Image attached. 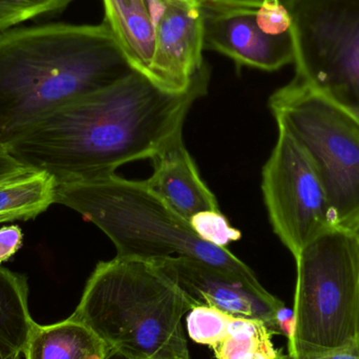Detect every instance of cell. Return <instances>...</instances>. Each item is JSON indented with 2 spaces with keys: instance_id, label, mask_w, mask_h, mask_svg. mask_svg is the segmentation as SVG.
<instances>
[{
  "instance_id": "obj_29",
  "label": "cell",
  "mask_w": 359,
  "mask_h": 359,
  "mask_svg": "<svg viewBox=\"0 0 359 359\" xmlns=\"http://www.w3.org/2000/svg\"><path fill=\"white\" fill-rule=\"evenodd\" d=\"M105 359H128L122 356L121 354L117 353L114 350L109 349V353H107V358Z\"/></svg>"
},
{
  "instance_id": "obj_1",
  "label": "cell",
  "mask_w": 359,
  "mask_h": 359,
  "mask_svg": "<svg viewBox=\"0 0 359 359\" xmlns=\"http://www.w3.org/2000/svg\"><path fill=\"white\" fill-rule=\"evenodd\" d=\"M206 62L183 93H170L135 71L114 86L44 118L6 151L21 164L52 175L57 184L115 174L124 164L151 159L182 135L194 101L206 94Z\"/></svg>"
},
{
  "instance_id": "obj_22",
  "label": "cell",
  "mask_w": 359,
  "mask_h": 359,
  "mask_svg": "<svg viewBox=\"0 0 359 359\" xmlns=\"http://www.w3.org/2000/svg\"><path fill=\"white\" fill-rule=\"evenodd\" d=\"M22 229L18 225L0 227V265L10 261L23 245Z\"/></svg>"
},
{
  "instance_id": "obj_10",
  "label": "cell",
  "mask_w": 359,
  "mask_h": 359,
  "mask_svg": "<svg viewBox=\"0 0 359 359\" xmlns=\"http://www.w3.org/2000/svg\"><path fill=\"white\" fill-rule=\"evenodd\" d=\"M181 289L190 304L215 308L234 318L261 320L278 334L276 313L285 304L278 297H264L227 274L196 259L170 257L151 261Z\"/></svg>"
},
{
  "instance_id": "obj_31",
  "label": "cell",
  "mask_w": 359,
  "mask_h": 359,
  "mask_svg": "<svg viewBox=\"0 0 359 359\" xmlns=\"http://www.w3.org/2000/svg\"><path fill=\"white\" fill-rule=\"evenodd\" d=\"M359 238V236H358ZM358 345L359 346V304H358Z\"/></svg>"
},
{
  "instance_id": "obj_5",
  "label": "cell",
  "mask_w": 359,
  "mask_h": 359,
  "mask_svg": "<svg viewBox=\"0 0 359 359\" xmlns=\"http://www.w3.org/2000/svg\"><path fill=\"white\" fill-rule=\"evenodd\" d=\"M291 359H309L358 345L359 238L328 232L297 257Z\"/></svg>"
},
{
  "instance_id": "obj_6",
  "label": "cell",
  "mask_w": 359,
  "mask_h": 359,
  "mask_svg": "<svg viewBox=\"0 0 359 359\" xmlns=\"http://www.w3.org/2000/svg\"><path fill=\"white\" fill-rule=\"evenodd\" d=\"M269 107L278 128L301 145L324 187L337 227L359 226V122L339 101L303 80L276 90Z\"/></svg>"
},
{
  "instance_id": "obj_21",
  "label": "cell",
  "mask_w": 359,
  "mask_h": 359,
  "mask_svg": "<svg viewBox=\"0 0 359 359\" xmlns=\"http://www.w3.org/2000/svg\"><path fill=\"white\" fill-rule=\"evenodd\" d=\"M257 21L269 35H283L292 32V17L280 0H265L257 8Z\"/></svg>"
},
{
  "instance_id": "obj_25",
  "label": "cell",
  "mask_w": 359,
  "mask_h": 359,
  "mask_svg": "<svg viewBox=\"0 0 359 359\" xmlns=\"http://www.w3.org/2000/svg\"><path fill=\"white\" fill-rule=\"evenodd\" d=\"M265 0H207L204 4L215 6H234V8H257ZM286 4L289 0H280Z\"/></svg>"
},
{
  "instance_id": "obj_17",
  "label": "cell",
  "mask_w": 359,
  "mask_h": 359,
  "mask_svg": "<svg viewBox=\"0 0 359 359\" xmlns=\"http://www.w3.org/2000/svg\"><path fill=\"white\" fill-rule=\"evenodd\" d=\"M272 333L261 320L233 318L228 334L212 348L217 359H273Z\"/></svg>"
},
{
  "instance_id": "obj_3",
  "label": "cell",
  "mask_w": 359,
  "mask_h": 359,
  "mask_svg": "<svg viewBox=\"0 0 359 359\" xmlns=\"http://www.w3.org/2000/svg\"><path fill=\"white\" fill-rule=\"evenodd\" d=\"M56 204L81 215L104 232L117 257L156 261L184 257L202 262L264 297H271L255 272L227 248L201 238L190 224L145 181L116 174L57 184Z\"/></svg>"
},
{
  "instance_id": "obj_16",
  "label": "cell",
  "mask_w": 359,
  "mask_h": 359,
  "mask_svg": "<svg viewBox=\"0 0 359 359\" xmlns=\"http://www.w3.org/2000/svg\"><path fill=\"white\" fill-rule=\"evenodd\" d=\"M57 182L52 175L31 170L0 183V224L35 219L56 204Z\"/></svg>"
},
{
  "instance_id": "obj_30",
  "label": "cell",
  "mask_w": 359,
  "mask_h": 359,
  "mask_svg": "<svg viewBox=\"0 0 359 359\" xmlns=\"http://www.w3.org/2000/svg\"><path fill=\"white\" fill-rule=\"evenodd\" d=\"M273 359H291V358H290V356L284 355V354L280 353V352H278V356H276V358H273Z\"/></svg>"
},
{
  "instance_id": "obj_7",
  "label": "cell",
  "mask_w": 359,
  "mask_h": 359,
  "mask_svg": "<svg viewBox=\"0 0 359 359\" xmlns=\"http://www.w3.org/2000/svg\"><path fill=\"white\" fill-rule=\"evenodd\" d=\"M297 78L359 104V0H289Z\"/></svg>"
},
{
  "instance_id": "obj_12",
  "label": "cell",
  "mask_w": 359,
  "mask_h": 359,
  "mask_svg": "<svg viewBox=\"0 0 359 359\" xmlns=\"http://www.w3.org/2000/svg\"><path fill=\"white\" fill-rule=\"evenodd\" d=\"M154 172L145 183L185 219L203 211L219 210L217 198L198 174L182 140H170L153 158Z\"/></svg>"
},
{
  "instance_id": "obj_4",
  "label": "cell",
  "mask_w": 359,
  "mask_h": 359,
  "mask_svg": "<svg viewBox=\"0 0 359 359\" xmlns=\"http://www.w3.org/2000/svg\"><path fill=\"white\" fill-rule=\"evenodd\" d=\"M190 304L154 262L116 257L88 278L72 320L128 359H190L182 318Z\"/></svg>"
},
{
  "instance_id": "obj_19",
  "label": "cell",
  "mask_w": 359,
  "mask_h": 359,
  "mask_svg": "<svg viewBox=\"0 0 359 359\" xmlns=\"http://www.w3.org/2000/svg\"><path fill=\"white\" fill-rule=\"evenodd\" d=\"M74 0H0V33L32 19L65 11Z\"/></svg>"
},
{
  "instance_id": "obj_33",
  "label": "cell",
  "mask_w": 359,
  "mask_h": 359,
  "mask_svg": "<svg viewBox=\"0 0 359 359\" xmlns=\"http://www.w3.org/2000/svg\"><path fill=\"white\" fill-rule=\"evenodd\" d=\"M353 233H355L356 236H359V226L358 228H356V230L353 232Z\"/></svg>"
},
{
  "instance_id": "obj_24",
  "label": "cell",
  "mask_w": 359,
  "mask_h": 359,
  "mask_svg": "<svg viewBox=\"0 0 359 359\" xmlns=\"http://www.w3.org/2000/svg\"><path fill=\"white\" fill-rule=\"evenodd\" d=\"M278 334L284 335L288 341L292 339L295 329V316L293 309H289L286 306H282L278 309L276 318Z\"/></svg>"
},
{
  "instance_id": "obj_11",
  "label": "cell",
  "mask_w": 359,
  "mask_h": 359,
  "mask_svg": "<svg viewBox=\"0 0 359 359\" xmlns=\"http://www.w3.org/2000/svg\"><path fill=\"white\" fill-rule=\"evenodd\" d=\"M153 17L156 52L149 79L166 92H185L205 63L201 6L164 4Z\"/></svg>"
},
{
  "instance_id": "obj_15",
  "label": "cell",
  "mask_w": 359,
  "mask_h": 359,
  "mask_svg": "<svg viewBox=\"0 0 359 359\" xmlns=\"http://www.w3.org/2000/svg\"><path fill=\"white\" fill-rule=\"evenodd\" d=\"M27 276L0 265V359H21L34 326Z\"/></svg>"
},
{
  "instance_id": "obj_18",
  "label": "cell",
  "mask_w": 359,
  "mask_h": 359,
  "mask_svg": "<svg viewBox=\"0 0 359 359\" xmlns=\"http://www.w3.org/2000/svg\"><path fill=\"white\" fill-rule=\"evenodd\" d=\"M234 316L215 308H192L186 318L188 335L194 343L208 346L212 349L228 334V328Z\"/></svg>"
},
{
  "instance_id": "obj_27",
  "label": "cell",
  "mask_w": 359,
  "mask_h": 359,
  "mask_svg": "<svg viewBox=\"0 0 359 359\" xmlns=\"http://www.w3.org/2000/svg\"><path fill=\"white\" fill-rule=\"evenodd\" d=\"M162 2L165 4H179V6H190V8H196V6H200L196 0H161Z\"/></svg>"
},
{
  "instance_id": "obj_13",
  "label": "cell",
  "mask_w": 359,
  "mask_h": 359,
  "mask_svg": "<svg viewBox=\"0 0 359 359\" xmlns=\"http://www.w3.org/2000/svg\"><path fill=\"white\" fill-rule=\"evenodd\" d=\"M104 22L135 71L149 78L156 52V22L147 0H102Z\"/></svg>"
},
{
  "instance_id": "obj_32",
  "label": "cell",
  "mask_w": 359,
  "mask_h": 359,
  "mask_svg": "<svg viewBox=\"0 0 359 359\" xmlns=\"http://www.w3.org/2000/svg\"><path fill=\"white\" fill-rule=\"evenodd\" d=\"M196 2H198V4H204L205 1H207V0H196Z\"/></svg>"
},
{
  "instance_id": "obj_9",
  "label": "cell",
  "mask_w": 359,
  "mask_h": 359,
  "mask_svg": "<svg viewBox=\"0 0 359 359\" xmlns=\"http://www.w3.org/2000/svg\"><path fill=\"white\" fill-rule=\"evenodd\" d=\"M204 50L225 55L236 65L273 72L294 62L293 34L269 35L257 25V8L201 4Z\"/></svg>"
},
{
  "instance_id": "obj_14",
  "label": "cell",
  "mask_w": 359,
  "mask_h": 359,
  "mask_svg": "<svg viewBox=\"0 0 359 359\" xmlns=\"http://www.w3.org/2000/svg\"><path fill=\"white\" fill-rule=\"evenodd\" d=\"M109 348L92 330L67 318L56 324H36L23 356L25 359H105Z\"/></svg>"
},
{
  "instance_id": "obj_8",
  "label": "cell",
  "mask_w": 359,
  "mask_h": 359,
  "mask_svg": "<svg viewBox=\"0 0 359 359\" xmlns=\"http://www.w3.org/2000/svg\"><path fill=\"white\" fill-rule=\"evenodd\" d=\"M262 190L274 233L294 259L339 228L307 154L284 128H278L276 147L264 166Z\"/></svg>"
},
{
  "instance_id": "obj_26",
  "label": "cell",
  "mask_w": 359,
  "mask_h": 359,
  "mask_svg": "<svg viewBox=\"0 0 359 359\" xmlns=\"http://www.w3.org/2000/svg\"><path fill=\"white\" fill-rule=\"evenodd\" d=\"M309 359H359V346L348 348V349L339 350V351L330 352Z\"/></svg>"
},
{
  "instance_id": "obj_28",
  "label": "cell",
  "mask_w": 359,
  "mask_h": 359,
  "mask_svg": "<svg viewBox=\"0 0 359 359\" xmlns=\"http://www.w3.org/2000/svg\"><path fill=\"white\" fill-rule=\"evenodd\" d=\"M341 103V102H339ZM343 104V103H341ZM344 107H347L348 109H349L350 111H351L352 114H353L354 116H355L356 119L358 120L359 122V104L355 105H347V104H343Z\"/></svg>"
},
{
  "instance_id": "obj_23",
  "label": "cell",
  "mask_w": 359,
  "mask_h": 359,
  "mask_svg": "<svg viewBox=\"0 0 359 359\" xmlns=\"http://www.w3.org/2000/svg\"><path fill=\"white\" fill-rule=\"evenodd\" d=\"M31 170H34L21 164L6 149H0V183L27 174Z\"/></svg>"
},
{
  "instance_id": "obj_2",
  "label": "cell",
  "mask_w": 359,
  "mask_h": 359,
  "mask_svg": "<svg viewBox=\"0 0 359 359\" xmlns=\"http://www.w3.org/2000/svg\"><path fill=\"white\" fill-rule=\"evenodd\" d=\"M135 69L107 23H50L0 33V149L61 107Z\"/></svg>"
},
{
  "instance_id": "obj_20",
  "label": "cell",
  "mask_w": 359,
  "mask_h": 359,
  "mask_svg": "<svg viewBox=\"0 0 359 359\" xmlns=\"http://www.w3.org/2000/svg\"><path fill=\"white\" fill-rule=\"evenodd\" d=\"M189 222L201 238L221 248L242 238L240 230L232 227L219 210L203 211L194 215Z\"/></svg>"
}]
</instances>
